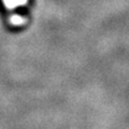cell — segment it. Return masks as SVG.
I'll use <instances>...</instances> for the list:
<instances>
[{"mask_svg": "<svg viewBox=\"0 0 129 129\" xmlns=\"http://www.w3.org/2000/svg\"><path fill=\"white\" fill-rule=\"evenodd\" d=\"M10 23L12 25H15V26H18V25H22V24L26 23V19L22 17L19 15H13L10 17Z\"/></svg>", "mask_w": 129, "mask_h": 129, "instance_id": "7a4b0ae2", "label": "cell"}, {"mask_svg": "<svg viewBox=\"0 0 129 129\" xmlns=\"http://www.w3.org/2000/svg\"><path fill=\"white\" fill-rule=\"evenodd\" d=\"M27 1L28 0H3V3L8 9H12L14 7L25 5V3H27Z\"/></svg>", "mask_w": 129, "mask_h": 129, "instance_id": "6da1fadb", "label": "cell"}]
</instances>
